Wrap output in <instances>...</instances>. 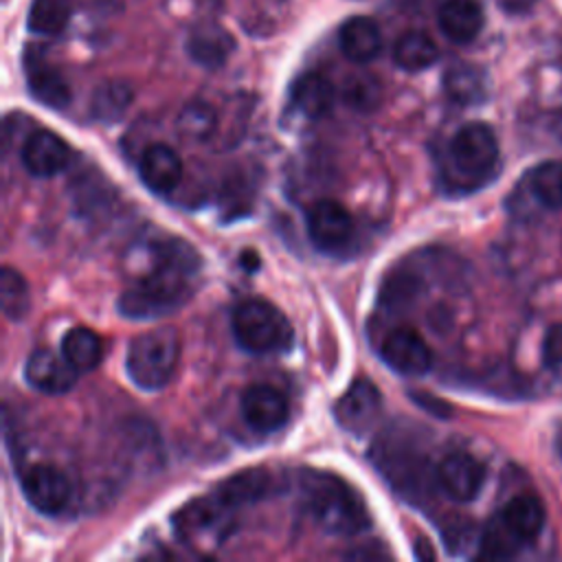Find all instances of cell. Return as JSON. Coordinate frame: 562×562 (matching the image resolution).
Segmentation results:
<instances>
[{
	"label": "cell",
	"mask_w": 562,
	"mask_h": 562,
	"mask_svg": "<svg viewBox=\"0 0 562 562\" xmlns=\"http://www.w3.org/2000/svg\"><path fill=\"white\" fill-rule=\"evenodd\" d=\"M400 11H411V9H415L417 4H419V0H391Z\"/></svg>",
	"instance_id": "35"
},
{
	"label": "cell",
	"mask_w": 562,
	"mask_h": 562,
	"mask_svg": "<svg viewBox=\"0 0 562 562\" xmlns=\"http://www.w3.org/2000/svg\"><path fill=\"white\" fill-rule=\"evenodd\" d=\"M292 103L307 119H321L334 105V86L321 72H305L292 86Z\"/></svg>",
	"instance_id": "22"
},
{
	"label": "cell",
	"mask_w": 562,
	"mask_h": 562,
	"mask_svg": "<svg viewBox=\"0 0 562 562\" xmlns=\"http://www.w3.org/2000/svg\"><path fill=\"white\" fill-rule=\"evenodd\" d=\"M448 154L459 173L468 178L487 176L498 160V140L487 123H465L452 136Z\"/></svg>",
	"instance_id": "6"
},
{
	"label": "cell",
	"mask_w": 562,
	"mask_h": 562,
	"mask_svg": "<svg viewBox=\"0 0 562 562\" xmlns=\"http://www.w3.org/2000/svg\"><path fill=\"white\" fill-rule=\"evenodd\" d=\"M542 360L551 369H562V323L547 329L542 340Z\"/></svg>",
	"instance_id": "33"
},
{
	"label": "cell",
	"mask_w": 562,
	"mask_h": 562,
	"mask_svg": "<svg viewBox=\"0 0 562 562\" xmlns=\"http://www.w3.org/2000/svg\"><path fill=\"white\" fill-rule=\"evenodd\" d=\"M176 127L187 140L202 143L213 136L217 127V114L206 101H191L178 112Z\"/></svg>",
	"instance_id": "27"
},
{
	"label": "cell",
	"mask_w": 562,
	"mask_h": 562,
	"mask_svg": "<svg viewBox=\"0 0 562 562\" xmlns=\"http://www.w3.org/2000/svg\"><path fill=\"white\" fill-rule=\"evenodd\" d=\"M241 417L257 432H274L288 419V400L270 384H252L241 395Z\"/></svg>",
	"instance_id": "12"
},
{
	"label": "cell",
	"mask_w": 562,
	"mask_h": 562,
	"mask_svg": "<svg viewBox=\"0 0 562 562\" xmlns=\"http://www.w3.org/2000/svg\"><path fill=\"white\" fill-rule=\"evenodd\" d=\"M441 33L454 44L472 42L483 29V9L479 0H443L437 9Z\"/></svg>",
	"instance_id": "16"
},
{
	"label": "cell",
	"mask_w": 562,
	"mask_h": 562,
	"mask_svg": "<svg viewBox=\"0 0 562 562\" xmlns=\"http://www.w3.org/2000/svg\"><path fill=\"white\" fill-rule=\"evenodd\" d=\"M20 485L29 505L42 514L61 512L70 498V483L66 474L48 463H37L24 470Z\"/></svg>",
	"instance_id": "7"
},
{
	"label": "cell",
	"mask_w": 562,
	"mask_h": 562,
	"mask_svg": "<svg viewBox=\"0 0 562 562\" xmlns=\"http://www.w3.org/2000/svg\"><path fill=\"white\" fill-rule=\"evenodd\" d=\"M0 305L9 321H22L31 307L29 285L22 274L9 266L0 272Z\"/></svg>",
	"instance_id": "28"
},
{
	"label": "cell",
	"mask_w": 562,
	"mask_h": 562,
	"mask_svg": "<svg viewBox=\"0 0 562 562\" xmlns=\"http://www.w3.org/2000/svg\"><path fill=\"white\" fill-rule=\"evenodd\" d=\"M338 44L347 59L356 64H367L375 59L382 50V33L375 20L367 15H356L340 26Z\"/></svg>",
	"instance_id": "19"
},
{
	"label": "cell",
	"mask_w": 562,
	"mask_h": 562,
	"mask_svg": "<svg viewBox=\"0 0 562 562\" xmlns=\"http://www.w3.org/2000/svg\"><path fill=\"white\" fill-rule=\"evenodd\" d=\"M61 353L77 371H92L103 358V345L92 329L72 327L61 338Z\"/></svg>",
	"instance_id": "26"
},
{
	"label": "cell",
	"mask_w": 562,
	"mask_h": 562,
	"mask_svg": "<svg viewBox=\"0 0 562 562\" xmlns=\"http://www.w3.org/2000/svg\"><path fill=\"white\" fill-rule=\"evenodd\" d=\"M496 2L509 13H525L536 4V0H496Z\"/></svg>",
	"instance_id": "34"
},
{
	"label": "cell",
	"mask_w": 562,
	"mask_h": 562,
	"mask_svg": "<svg viewBox=\"0 0 562 562\" xmlns=\"http://www.w3.org/2000/svg\"><path fill=\"white\" fill-rule=\"evenodd\" d=\"M70 18L68 0H33L26 24L37 35H57Z\"/></svg>",
	"instance_id": "29"
},
{
	"label": "cell",
	"mask_w": 562,
	"mask_h": 562,
	"mask_svg": "<svg viewBox=\"0 0 562 562\" xmlns=\"http://www.w3.org/2000/svg\"><path fill=\"white\" fill-rule=\"evenodd\" d=\"M514 540L516 538L509 533V529L498 518V522L490 525V529L485 531V536L481 540V553L487 555V558H505V555H509L514 551V544H509Z\"/></svg>",
	"instance_id": "32"
},
{
	"label": "cell",
	"mask_w": 562,
	"mask_h": 562,
	"mask_svg": "<svg viewBox=\"0 0 562 562\" xmlns=\"http://www.w3.org/2000/svg\"><path fill=\"white\" fill-rule=\"evenodd\" d=\"M180 338L173 327H158L132 338L125 353V371L143 391L165 389L178 367Z\"/></svg>",
	"instance_id": "3"
},
{
	"label": "cell",
	"mask_w": 562,
	"mask_h": 562,
	"mask_svg": "<svg viewBox=\"0 0 562 562\" xmlns=\"http://www.w3.org/2000/svg\"><path fill=\"white\" fill-rule=\"evenodd\" d=\"M443 90L459 105H476L487 99L490 81L483 68L468 61H459L446 70Z\"/></svg>",
	"instance_id": "20"
},
{
	"label": "cell",
	"mask_w": 562,
	"mask_h": 562,
	"mask_svg": "<svg viewBox=\"0 0 562 562\" xmlns=\"http://www.w3.org/2000/svg\"><path fill=\"white\" fill-rule=\"evenodd\" d=\"M439 57L437 44L422 31H408L397 37L393 46V59L400 68L408 72H419L430 68Z\"/></svg>",
	"instance_id": "25"
},
{
	"label": "cell",
	"mask_w": 562,
	"mask_h": 562,
	"mask_svg": "<svg viewBox=\"0 0 562 562\" xmlns=\"http://www.w3.org/2000/svg\"><path fill=\"white\" fill-rule=\"evenodd\" d=\"M272 492V476L266 470H244L217 487V496L233 509L266 498Z\"/></svg>",
	"instance_id": "23"
},
{
	"label": "cell",
	"mask_w": 562,
	"mask_h": 562,
	"mask_svg": "<svg viewBox=\"0 0 562 562\" xmlns=\"http://www.w3.org/2000/svg\"><path fill=\"white\" fill-rule=\"evenodd\" d=\"M384 362L402 375H422L430 369L432 353L426 340L413 327H395L382 342Z\"/></svg>",
	"instance_id": "10"
},
{
	"label": "cell",
	"mask_w": 562,
	"mask_h": 562,
	"mask_svg": "<svg viewBox=\"0 0 562 562\" xmlns=\"http://www.w3.org/2000/svg\"><path fill=\"white\" fill-rule=\"evenodd\" d=\"M342 99L351 110L371 112L382 101V83L367 72L351 75L342 83Z\"/></svg>",
	"instance_id": "31"
},
{
	"label": "cell",
	"mask_w": 562,
	"mask_h": 562,
	"mask_svg": "<svg viewBox=\"0 0 562 562\" xmlns=\"http://www.w3.org/2000/svg\"><path fill=\"white\" fill-rule=\"evenodd\" d=\"M303 496L312 518L327 533L356 536L369 527L362 498L336 474L307 472L303 476Z\"/></svg>",
	"instance_id": "2"
},
{
	"label": "cell",
	"mask_w": 562,
	"mask_h": 562,
	"mask_svg": "<svg viewBox=\"0 0 562 562\" xmlns=\"http://www.w3.org/2000/svg\"><path fill=\"white\" fill-rule=\"evenodd\" d=\"M77 369L66 360L64 353H53L50 349H37L29 356L24 367L26 382L48 395L66 393L77 382Z\"/></svg>",
	"instance_id": "14"
},
{
	"label": "cell",
	"mask_w": 562,
	"mask_h": 562,
	"mask_svg": "<svg viewBox=\"0 0 562 562\" xmlns=\"http://www.w3.org/2000/svg\"><path fill=\"white\" fill-rule=\"evenodd\" d=\"M531 193L547 209H562V162L544 160L540 162L531 178Z\"/></svg>",
	"instance_id": "30"
},
{
	"label": "cell",
	"mask_w": 562,
	"mask_h": 562,
	"mask_svg": "<svg viewBox=\"0 0 562 562\" xmlns=\"http://www.w3.org/2000/svg\"><path fill=\"white\" fill-rule=\"evenodd\" d=\"M233 336L246 351L272 353L292 345V325L285 314L263 299L241 301L231 316Z\"/></svg>",
	"instance_id": "4"
},
{
	"label": "cell",
	"mask_w": 562,
	"mask_h": 562,
	"mask_svg": "<svg viewBox=\"0 0 562 562\" xmlns=\"http://www.w3.org/2000/svg\"><path fill=\"white\" fill-rule=\"evenodd\" d=\"M310 239L323 250H336L345 246L353 233V220L342 204L334 200H321L307 211Z\"/></svg>",
	"instance_id": "13"
},
{
	"label": "cell",
	"mask_w": 562,
	"mask_h": 562,
	"mask_svg": "<svg viewBox=\"0 0 562 562\" xmlns=\"http://www.w3.org/2000/svg\"><path fill=\"white\" fill-rule=\"evenodd\" d=\"M132 99H134V90L127 81H121V79L103 81L92 92L90 114L101 123H114L127 112V108L132 105Z\"/></svg>",
	"instance_id": "24"
},
{
	"label": "cell",
	"mask_w": 562,
	"mask_h": 562,
	"mask_svg": "<svg viewBox=\"0 0 562 562\" xmlns=\"http://www.w3.org/2000/svg\"><path fill=\"white\" fill-rule=\"evenodd\" d=\"M20 158L31 176L50 178L66 169L70 160V149L59 134L50 130H37L26 136Z\"/></svg>",
	"instance_id": "11"
},
{
	"label": "cell",
	"mask_w": 562,
	"mask_h": 562,
	"mask_svg": "<svg viewBox=\"0 0 562 562\" xmlns=\"http://www.w3.org/2000/svg\"><path fill=\"white\" fill-rule=\"evenodd\" d=\"M501 520L516 540L529 542V540L540 536V531L544 527V520H547V514H544L542 503L536 496L520 494V496H514L503 507Z\"/></svg>",
	"instance_id": "21"
},
{
	"label": "cell",
	"mask_w": 562,
	"mask_h": 562,
	"mask_svg": "<svg viewBox=\"0 0 562 562\" xmlns=\"http://www.w3.org/2000/svg\"><path fill=\"white\" fill-rule=\"evenodd\" d=\"M26 86L33 99L53 110L66 108L72 99V90L66 77L55 66L46 64L40 57L26 59Z\"/></svg>",
	"instance_id": "18"
},
{
	"label": "cell",
	"mask_w": 562,
	"mask_h": 562,
	"mask_svg": "<svg viewBox=\"0 0 562 562\" xmlns=\"http://www.w3.org/2000/svg\"><path fill=\"white\" fill-rule=\"evenodd\" d=\"M233 512L235 509L226 505L217 494L213 498H195L176 514V533L187 547L195 551L217 549L233 531Z\"/></svg>",
	"instance_id": "5"
},
{
	"label": "cell",
	"mask_w": 562,
	"mask_h": 562,
	"mask_svg": "<svg viewBox=\"0 0 562 562\" xmlns=\"http://www.w3.org/2000/svg\"><path fill=\"white\" fill-rule=\"evenodd\" d=\"M145 187L154 193H169L182 180V160L169 145H149L138 162Z\"/></svg>",
	"instance_id": "15"
},
{
	"label": "cell",
	"mask_w": 562,
	"mask_h": 562,
	"mask_svg": "<svg viewBox=\"0 0 562 562\" xmlns=\"http://www.w3.org/2000/svg\"><path fill=\"white\" fill-rule=\"evenodd\" d=\"M380 411H382V395L378 386L364 378L353 380L351 386L334 406V415L338 424L353 435H362L364 430H369L378 419Z\"/></svg>",
	"instance_id": "8"
},
{
	"label": "cell",
	"mask_w": 562,
	"mask_h": 562,
	"mask_svg": "<svg viewBox=\"0 0 562 562\" xmlns=\"http://www.w3.org/2000/svg\"><path fill=\"white\" fill-rule=\"evenodd\" d=\"M483 465L468 452H450L437 465V483L441 492L457 503L474 501L483 487Z\"/></svg>",
	"instance_id": "9"
},
{
	"label": "cell",
	"mask_w": 562,
	"mask_h": 562,
	"mask_svg": "<svg viewBox=\"0 0 562 562\" xmlns=\"http://www.w3.org/2000/svg\"><path fill=\"white\" fill-rule=\"evenodd\" d=\"M233 48H235V44H233L231 33L215 22L193 26V31L187 37L189 57L209 70L224 66V61L228 59Z\"/></svg>",
	"instance_id": "17"
},
{
	"label": "cell",
	"mask_w": 562,
	"mask_h": 562,
	"mask_svg": "<svg viewBox=\"0 0 562 562\" xmlns=\"http://www.w3.org/2000/svg\"><path fill=\"white\" fill-rule=\"evenodd\" d=\"M143 261L136 285L119 299V312L127 318H156L178 310L189 296V279L200 268L195 248L178 237L156 239L147 244Z\"/></svg>",
	"instance_id": "1"
}]
</instances>
